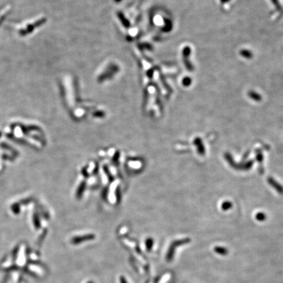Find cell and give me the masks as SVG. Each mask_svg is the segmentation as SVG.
<instances>
[{
    "instance_id": "2",
    "label": "cell",
    "mask_w": 283,
    "mask_h": 283,
    "mask_svg": "<svg viewBox=\"0 0 283 283\" xmlns=\"http://www.w3.org/2000/svg\"><path fill=\"white\" fill-rule=\"evenodd\" d=\"M256 218H258V220H260V221H263L264 219H265V216L263 214L262 215H258L256 216Z\"/></svg>"
},
{
    "instance_id": "1",
    "label": "cell",
    "mask_w": 283,
    "mask_h": 283,
    "mask_svg": "<svg viewBox=\"0 0 283 283\" xmlns=\"http://www.w3.org/2000/svg\"><path fill=\"white\" fill-rule=\"evenodd\" d=\"M214 250L216 254H218L221 256H226L228 254V252H229L227 249L222 247V246H216V247L214 249Z\"/></svg>"
},
{
    "instance_id": "3",
    "label": "cell",
    "mask_w": 283,
    "mask_h": 283,
    "mask_svg": "<svg viewBox=\"0 0 283 283\" xmlns=\"http://www.w3.org/2000/svg\"><path fill=\"white\" fill-rule=\"evenodd\" d=\"M1 136H2V132H0V137H1Z\"/></svg>"
}]
</instances>
